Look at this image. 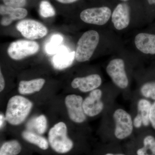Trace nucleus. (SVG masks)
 <instances>
[{"instance_id":"f257e3e1","label":"nucleus","mask_w":155,"mask_h":155,"mask_svg":"<svg viewBox=\"0 0 155 155\" xmlns=\"http://www.w3.org/2000/svg\"><path fill=\"white\" fill-rule=\"evenodd\" d=\"M33 104L30 100L19 95L11 97L7 104L5 117L6 122L13 126H19L25 122Z\"/></svg>"},{"instance_id":"f03ea898","label":"nucleus","mask_w":155,"mask_h":155,"mask_svg":"<svg viewBox=\"0 0 155 155\" xmlns=\"http://www.w3.org/2000/svg\"><path fill=\"white\" fill-rule=\"evenodd\" d=\"M48 141L51 148L60 154L69 152L74 143L68 135V128L66 123L59 122L51 127L48 133Z\"/></svg>"},{"instance_id":"7ed1b4c3","label":"nucleus","mask_w":155,"mask_h":155,"mask_svg":"<svg viewBox=\"0 0 155 155\" xmlns=\"http://www.w3.org/2000/svg\"><path fill=\"white\" fill-rule=\"evenodd\" d=\"M99 35L95 30L84 32L77 43L75 59L78 62L88 61L91 58L99 42Z\"/></svg>"},{"instance_id":"20e7f679","label":"nucleus","mask_w":155,"mask_h":155,"mask_svg":"<svg viewBox=\"0 0 155 155\" xmlns=\"http://www.w3.org/2000/svg\"><path fill=\"white\" fill-rule=\"evenodd\" d=\"M115 123L114 135L119 140H124L131 135L134 128L133 119L128 112L122 108L116 109L113 114Z\"/></svg>"},{"instance_id":"39448f33","label":"nucleus","mask_w":155,"mask_h":155,"mask_svg":"<svg viewBox=\"0 0 155 155\" xmlns=\"http://www.w3.org/2000/svg\"><path fill=\"white\" fill-rule=\"evenodd\" d=\"M39 48L37 42L19 40L11 43L8 48V53L11 59L19 61L36 54Z\"/></svg>"},{"instance_id":"423d86ee","label":"nucleus","mask_w":155,"mask_h":155,"mask_svg":"<svg viewBox=\"0 0 155 155\" xmlns=\"http://www.w3.org/2000/svg\"><path fill=\"white\" fill-rule=\"evenodd\" d=\"M83 98L75 94L68 95L64 100L69 119L76 124H82L86 120L87 116L83 108Z\"/></svg>"},{"instance_id":"0eeeda50","label":"nucleus","mask_w":155,"mask_h":155,"mask_svg":"<svg viewBox=\"0 0 155 155\" xmlns=\"http://www.w3.org/2000/svg\"><path fill=\"white\" fill-rule=\"evenodd\" d=\"M16 28L22 36L31 40L42 38L48 32L45 26L33 19H23L19 21L16 25Z\"/></svg>"},{"instance_id":"6e6552de","label":"nucleus","mask_w":155,"mask_h":155,"mask_svg":"<svg viewBox=\"0 0 155 155\" xmlns=\"http://www.w3.org/2000/svg\"><path fill=\"white\" fill-rule=\"evenodd\" d=\"M106 71L116 86L122 89L127 88L129 80L123 60L115 59L110 61L106 68Z\"/></svg>"},{"instance_id":"1a4fd4ad","label":"nucleus","mask_w":155,"mask_h":155,"mask_svg":"<svg viewBox=\"0 0 155 155\" xmlns=\"http://www.w3.org/2000/svg\"><path fill=\"white\" fill-rule=\"evenodd\" d=\"M111 10L107 7L93 8L83 10L81 19L85 23L99 25H104L110 18Z\"/></svg>"},{"instance_id":"9d476101","label":"nucleus","mask_w":155,"mask_h":155,"mask_svg":"<svg viewBox=\"0 0 155 155\" xmlns=\"http://www.w3.org/2000/svg\"><path fill=\"white\" fill-rule=\"evenodd\" d=\"M102 96V91L97 88L89 92L84 99L83 108L87 116L95 117L102 112L104 107Z\"/></svg>"},{"instance_id":"9b49d317","label":"nucleus","mask_w":155,"mask_h":155,"mask_svg":"<svg viewBox=\"0 0 155 155\" xmlns=\"http://www.w3.org/2000/svg\"><path fill=\"white\" fill-rule=\"evenodd\" d=\"M102 82L100 75L91 74L85 77L75 78L71 82V86L73 88L78 89L81 92H90L98 88Z\"/></svg>"},{"instance_id":"f8f14e48","label":"nucleus","mask_w":155,"mask_h":155,"mask_svg":"<svg viewBox=\"0 0 155 155\" xmlns=\"http://www.w3.org/2000/svg\"><path fill=\"white\" fill-rule=\"evenodd\" d=\"M112 21L117 30L127 28L130 21V7L127 4L120 3L116 6L112 14Z\"/></svg>"},{"instance_id":"ddd939ff","label":"nucleus","mask_w":155,"mask_h":155,"mask_svg":"<svg viewBox=\"0 0 155 155\" xmlns=\"http://www.w3.org/2000/svg\"><path fill=\"white\" fill-rule=\"evenodd\" d=\"M0 14L2 16L1 25L8 26L14 21L23 19L27 16L28 11L24 8H14L1 5Z\"/></svg>"},{"instance_id":"4468645a","label":"nucleus","mask_w":155,"mask_h":155,"mask_svg":"<svg viewBox=\"0 0 155 155\" xmlns=\"http://www.w3.org/2000/svg\"><path fill=\"white\" fill-rule=\"evenodd\" d=\"M75 51H70L66 47L61 46L52 59V64L55 69L62 70L70 67L75 58Z\"/></svg>"},{"instance_id":"2eb2a0df","label":"nucleus","mask_w":155,"mask_h":155,"mask_svg":"<svg viewBox=\"0 0 155 155\" xmlns=\"http://www.w3.org/2000/svg\"><path fill=\"white\" fill-rule=\"evenodd\" d=\"M134 43L137 48L145 54H155V35L140 33L135 36Z\"/></svg>"},{"instance_id":"dca6fc26","label":"nucleus","mask_w":155,"mask_h":155,"mask_svg":"<svg viewBox=\"0 0 155 155\" xmlns=\"http://www.w3.org/2000/svg\"><path fill=\"white\" fill-rule=\"evenodd\" d=\"M45 83L44 78H39L29 81L22 80L19 82L18 90L22 95L33 94L40 91Z\"/></svg>"},{"instance_id":"f3484780","label":"nucleus","mask_w":155,"mask_h":155,"mask_svg":"<svg viewBox=\"0 0 155 155\" xmlns=\"http://www.w3.org/2000/svg\"><path fill=\"white\" fill-rule=\"evenodd\" d=\"M22 136L25 141L35 145L41 150H46L48 148V141L41 134L30 130H25L22 131Z\"/></svg>"},{"instance_id":"a211bd4d","label":"nucleus","mask_w":155,"mask_h":155,"mask_svg":"<svg viewBox=\"0 0 155 155\" xmlns=\"http://www.w3.org/2000/svg\"><path fill=\"white\" fill-rule=\"evenodd\" d=\"M151 105L150 102L146 99H140L137 102V114L141 116L143 125L145 127L149 126L150 124V114Z\"/></svg>"},{"instance_id":"6ab92c4d","label":"nucleus","mask_w":155,"mask_h":155,"mask_svg":"<svg viewBox=\"0 0 155 155\" xmlns=\"http://www.w3.org/2000/svg\"><path fill=\"white\" fill-rule=\"evenodd\" d=\"M21 150L22 147L19 142L12 140L3 143L0 148V155H17Z\"/></svg>"},{"instance_id":"aec40b11","label":"nucleus","mask_w":155,"mask_h":155,"mask_svg":"<svg viewBox=\"0 0 155 155\" xmlns=\"http://www.w3.org/2000/svg\"><path fill=\"white\" fill-rule=\"evenodd\" d=\"M143 147L137 151V155H155V138L147 135L143 140Z\"/></svg>"},{"instance_id":"412c9836","label":"nucleus","mask_w":155,"mask_h":155,"mask_svg":"<svg viewBox=\"0 0 155 155\" xmlns=\"http://www.w3.org/2000/svg\"><path fill=\"white\" fill-rule=\"evenodd\" d=\"M64 38L61 35L55 34L53 35L50 38L49 42L45 45V50L48 54H55L61 47V44L63 41Z\"/></svg>"},{"instance_id":"4be33fe9","label":"nucleus","mask_w":155,"mask_h":155,"mask_svg":"<svg viewBox=\"0 0 155 155\" xmlns=\"http://www.w3.org/2000/svg\"><path fill=\"white\" fill-rule=\"evenodd\" d=\"M39 13L42 17L49 18L54 16L56 12L49 2L46 0H43L40 4Z\"/></svg>"},{"instance_id":"5701e85b","label":"nucleus","mask_w":155,"mask_h":155,"mask_svg":"<svg viewBox=\"0 0 155 155\" xmlns=\"http://www.w3.org/2000/svg\"><path fill=\"white\" fill-rule=\"evenodd\" d=\"M34 127L36 132L38 134H44L46 131L48 127V120L46 117L41 114L35 119Z\"/></svg>"},{"instance_id":"b1692460","label":"nucleus","mask_w":155,"mask_h":155,"mask_svg":"<svg viewBox=\"0 0 155 155\" xmlns=\"http://www.w3.org/2000/svg\"><path fill=\"white\" fill-rule=\"evenodd\" d=\"M140 94L146 98L155 101V81L147 82L141 86Z\"/></svg>"},{"instance_id":"393cba45","label":"nucleus","mask_w":155,"mask_h":155,"mask_svg":"<svg viewBox=\"0 0 155 155\" xmlns=\"http://www.w3.org/2000/svg\"><path fill=\"white\" fill-rule=\"evenodd\" d=\"M4 5L14 8H23L27 3V0H3Z\"/></svg>"},{"instance_id":"a878e982","label":"nucleus","mask_w":155,"mask_h":155,"mask_svg":"<svg viewBox=\"0 0 155 155\" xmlns=\"http://www.w3.org/2000/svg\"><path fill=\"white\" fill-rule=\"evenodd\" d=\"M150 124L155 130V101L152 104L150 114Z\"/></svg>"},{"instance_id":"bb28decb","label":"nucleus","mask_w":155,"mask_h":155,"mask_svg":"<svg viewBox=\"0 0 155 155\" xmlns=\"http://www.w3.org/2000/svg\"><path fill=\"white\" fill-rule=\"evenodd\" d=\"M134 127L137 129L140 128L143 125V122L141 116L137 114L133 119Z\"/></svg>"},{"instance_id":"cd10ccee","label":"nucleus","mask_w":155,"mask_h":155,"mask_svg":"<svg viewBox=\"0 0 155 155\" xmlns=\"http://www.w3.org/2000/svg\"><path fill=\"white\" fill-rule=\"evenodd\" d=\"M5 86V78L3 76L2 70L0 71V92H2L3 91Z\"/></svg>"},{"instance_id":"c85d7f7f","label":"nucleus","mask_w":155,"mask_h":155,"mask_svg":"<svg viewBox=\"0 0 155 155\" xmlns=\"http://www.w3.org/2000/svg\"><path fill=\"white\" fill-rule=\"evenodd\" d=\"M6 122L5 115H3L2 114H0V128L2 129L3 126L5 125V123Z\"/></svg>"},{"instance_id":"c756f323","label":"nucleus","mask_w":155,"mask_h":155,"mask_svg":"<svg viewBox=\"0 0 155 155\" xmlns=\"http://www.w3.org/2000/svg\"><path fill=\"white\" fill-rule=\"evenodd\" d=\"M58 2L62 4H71L75 2L78 0H56Z\"/></svg>"},{"instance_id":"7c9ffc66","label":"nucleus","mask_w":155,"mask_h":155,"mask_svg":"<svg viewBox=\"0 0 155 155\" xmlns=\"http://www.w3.org/2000/svg\"><path fill=\"white\" fill-rule=\"evenodd\" d=\"M150 5H155V0H147Z\"/></svg>"},{"instance_id":"2f4dec72","label":"nucleus","mask_w":155,"mask_h":155,"mask_svg":"<svg viewBox=\"0 0 155 155\" xmlns=\"http://www.w3.org/2000/svg\"><path fill=\"white\" fill-rule=\"evenodd\" d=\"M104 155H125L124 154H113V153H108Z\"/></svg>"},{"instance_id":"473e14b6","label":"nucleus","mask_w":155,"mask_h":155,"mask_svg":"<svg viewBox=\"0 0 155 155\" xmlns=\"http://www.w3.org/2000/svg\"><path fill=\"white\" fill-rule=\"evenodd\" d=\"M121 1H123V2H126V1H128V0H121Z\"/></svg>"}]
</instances>
